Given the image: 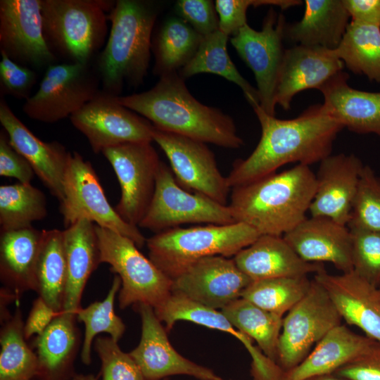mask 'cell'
Wrapping results in <instances>:
<instances>
[{
    "instance_id": "6da1fadb",
    "label": "cell",
    "mask_w": 380,
    "mask_h": 380,
    "mask_svg": "<svg viewBox=\"0 0 380 380\" xmlns=\"http://www.w3.org/2000/svg\"><path fill=\"white\" fill-rule=\"evenodd\" d=\"M261 126L260 139L248 157L234 162L227 177L230 187L239 186L276 172L291 163L310 166L331 154L344 127L323 104L312 105L298 117L281 120L260 106L252 107Z\"/></svg>"
},
{
    "instance_id": "7a4b0ae2",
    "label": "cell",
    "mask_w": 380,
    "mask_h": 380,
    "mask_svg": "<svg viewBox=\"0 0 380 380\" xmlns=\"http://www.w3.org/2000/svg\"><path fill=\"white\" fill-rule=\"evenodd\" d=\"M117 98L158 129L228 148L243 145L233 119L196 100L177 72L160 76L148 91Z\"/></svg>"
},
{
    "instance_id": "3957f363",
    "label": "cell",
    "mask_w": 380,
    "mask_h": 380,
    "mask_svg": "<svg viewBox=\"0 0 380 380\" xmlns=\"http://www.w3.org/2000/svg\"><path fill=\"white\" fill-rule=\"evenodd\" d=\"M315 191V174L298 164L232 188L228 205L236 222L260 235L283 236L307 217Z\"/></svg>"
},
{
    "instance_id": "277c9868",
    "label": "cell",
    "mask_w": 380,
    "mask_h": 380,
    "mask_svg": "<svg viewBox=\"0 0 380 380\" xmlns=\"http://www.w3.org/2000/svg\"><path fill=\"white\" fill-rule=\"evenodd\" d=\"M156 6L139 0H118L108 15L110 32L99 56L103 91L119 96L125 83L138 86L146 75L152 49Z\"/></svg>"
},
{
    "instance_id": "5b68a950",
    "label": "cell",
    "mask_w": 380,
    "mask_h": 380,
    "mask_svg": "<svg viewBox=\"0 0 380 380\" xmlns=\"http://www.w3.org/2000/svg\"><path fill=\"white\" fill-rule=\"evenodd\" d=\"M260 234L242 223L175 227L146 239L148 258L171 279L203 258L234 256Z\"/></svg>"
},
{
    "instance_id": "8992f818",
    "label": "cell",
    "mask_w": 380,
    "mask_h": 380,
    "mask_svg": "<svg viewBox=\"0 0 380 380\" xmlns=\"http://www.w3.org/2000/svg\"><path fill=\"white\" fill-rule=\"evenodd\" d=\"M115 1L42 0L43 30L55 54L70 63L89 64L104 44L108 15Z\"/></svg>"
},
{
    "instance_id": "52a82bcc",
    "label": "cell",
    "mask_w": 380,
    "mask_h": 380,
    "mask_svg": "<svg viewBox=\"0 0 380 380\" xmlns=\"http://www.w3.org/2000/svg\"><path fill=\"white\" fill-rule=\"evenodd\" d=\"M101 263H107L119 276L120 309L139 303L153 308L172 293V280L145 257L130 239L96 224Z\"/></svg>"
},
{
    "instance_id": "ba28073f",
    "label": "cell",
    "mask_w": 380,
    "mask_h": 380,
    "mask_svg": "<svg viewBox=\"0 0 380 380\" xmlns=\"http://www.w3.org/2000/svg\"><path fill=\"white\" fill-rule=\"evenodd\" d=\"M60 212L65 228L87 220L130 239L138 248L146 243L139 227L125 222L111 206L91 164L75 151L65 172Z\"/></svg>"
},
{
    "instance_id": "9c48e42d",
    "label": "cell",
    "mask_w": 380,
    "mask_h": 380,
    "mask_svg": "<svg viewBox=\"0 0 380 380\" xmlns=\"http://www.w3.org/2000/svg\"><path fill=\"white\" fill-rule=\"evenodd\" d=\"M234 222L228 205L184 189L177 182L171 167L161 162L151 203L139 227L156 234L184 224Z\"/></svg>"
},
{
    "instance_id": "30bf717a",
    "label": "cell",
    "mask_w": 380,
    "mask_h": 380,
    "mask_svg": "<svg viewBox=\"0 0 380 380\" xmlns=\"http://www.w3.org/2000/svg\"><path fill=\"white\" fill-rule=\"evenodd\" d=\"M342 318L325 289L315 279L307 294L283 318L277 364L286 372L298 365Z\"/></svg>"
},
{
    "instance_id": "8fae6325",
    "label": "cell",
    "mask_w": 380,
    "mask_h": 380,
    "mask_svg": "<svg viewBox=\"0 0 380 380\" xmlns=\"http://www.w3.org/2000/svg\"><path fill=\"white\" fill-rule=\"evenodd\" d=\"M99 82L89 64H53L46 68L37 91L26 99L23 112L33 120L53 123L82 108L99 92Z\"/></svg>"
},
{
    "instance_id": "7c38bea8",
    "label": "cell",
    "mask_w": 380,
    "mask_h": 380,
    "mask_svg": "<svg viewBox=\"0 0 380 380\" xmlns=\"http://www.w3.org/2000/svg\"><path fill=\"white\" fill-rule=\"evenodd\" d=\"M120 186L115 209L127 223L139 227L151 203L161 164L150 142L127 143L102 151Z\"/></svg>"
},
{
    "instance_id": "4fadbf2b",
    "label": "cell",
    "mask_w": 380,
    "mask_h": 380,
    "mask_svg": "<svg viewBox=\"0 0 380 380\" xmlns=\"http://www.w3.org/2000/svg\"><path fill=\"white\" fill-rule=\"evenodd\" d=\"M152 138L166 155L175 179L182 188L228 205L232 188L205 143L154 126Z\"/></svg>"
},
{
    "instance_id": "5bb4252c",
    "label": "cell",
    "mask_w": 380,
    "mask_h": 380,
    "mask_svg": "<svg viewBox=\"0 0 380 380\" xmlns=\"http://www.w3.org/2000/svg\"><path fill=\"white\" fill-rule=\"evenodd\" d=\"M285 18L271 8L262 30L248 24L231 38L239 56L253 71L257 83L260 107L269 115H275V91L285 49Z\"/></svg>"
},
{
    "instance_id": "9a60e30c",
    "label": "cell",
    "mask_w": 380,
    "mask_h": 380,
    "mask_svg": "<svg viewBox=\"0 0 380 380\" xmlns=\"http://www.w3.org/2000/svg\"><path fill=\"white\" fill-rule=\"evenodd\" d=\"M118 96L101 90L70 117L95 153L123 144L153 141V125L122 106Z\"/></svg>"
},
{
    "instance_id": "2e32d148",
    "label": "cell",
    "mask_w": 380,
    "mask_h": 380,
    "mask_svg": "<svg viewBox=\"0 0 380 380\" xmlns=\"http://www.w3.org/2000/svg\"><path fill=\"white\" fill-rule=\"evenodd\" d=\"M0 51L29 68L54 64L57 58L43 30L42 0L0 1Z\"/></svg>"
},
{
    "instance_id": "e0dca14e",
    "label": "cell",
    "mask_w": 380,
    "mask_h": 380,
    "mask_svg": "<svg viewBox=\"0 0 380 380\" xmlns=\"http://www.w3.org/2000/svg\"><path fill=\"white\" fill-rule=\"evenodd\" d=\"M172 280V293L215 310H222L241 298L253 281L233 258L221 255L199 259Z\"/></svg>"
},
{
    "instance_id": "ac0fdd59",
    "label": "cell",
    "mask_w": 380,
    "mask_h": 380,
    "mask_svg": "<svg viewBox=\"0 0 380 380\" xmlns=\"http://www.w3.org/2000/svg\"><path fill=\"white\" fill-rule=\"evenodd\" d=\"M134 306L141 317V336L139 345L129 353L146 380H163L177 374L199 380H224L212 369L185 358L175 350L152 306L144 303Z\"/></svg>"
},
{
    "instance_id": "d6986e66",
    "label": "cell",
    "mask_w": 380,
    "mask_h": 380,
    "mask_svg": "<svg viewBox=\"0 0 380 380\" xmlns=\"http://www.w3.org/2000/svg\"><path fill=\"white\" fill-rule=\"evenodd\" d=\"M364 165L354 154L343 153L320 161L310 216L329 217L347 226Z\"/></svg>"
},
{
    "instance_id": "ffe728a7",
    "label": "cell",
    "mask_w": 380,
    "mask_h": 380,
    "mask_svg": "<svg viewBox=\"0 0 380 380\" xmlns=\"http://www.w3.org/2000/svg\"><path fill=\"white\" fill-rule=\"evenodd\" d=\"M314 279L327 291L342 319L360 329L365 336L380 343V293L379 289L353 270L331 274L325 269Z\"/></svg>"
},
{
    "instance_id": "44dd1931",
    "label": "cell",
    "mask_w": 380,
    "mask_h": 380,
    "mask_svg": "<svg viewBox=\"0 0 380 380\" xmlns=\"http://www.w3.org/2000/svg\"><path fill=\"white\" fill-rule=\"evenodd\" d=\"M343 68L331 49L297 44L285 49L275 91L276 106L288 110L297 94L319 90Z\"/></svg>"
},
{
    "instance_id": "7402d4cb",
    "label": "cell",
    "mask_w": 380,
    "mask_h": 380,
    "mask_svg": "<svg viewBox=\"0 0 380 380\" xmlns=\"http://www.w3.org/2000/svg\"><path fill=\"white\" fill-rule=\"evenodd\" d=\"M0 122L11 146L27 160L34 174L60 202L63 198V179L70 153L58 142L40 140L4 99L0 101Z\"/></svg>"
},
{
    "instance_id": "603a6c76",
    "label": "cell",
    "mask_w": 380,
    "mask_h": 380,
    "mask_svg": "<svg viewBox=\"0 0 380 380\" xmlns=\"http://www.w3.org/2000/svg\"><path fill=\"white\" fill-rule=\"evenodd\" d=\"M283 237L306 262H330L342 273L353 270L350 229L331 218L306 217Z\"/></svg>"
},
{
    "instance_id": "cb8c5ba5",
    "label": "cell",
    "mask_w": 380,
    "mask_h": 380,
    "mask_svg": "<svg viewBox=\"0 0 380 380\" xmlns=\"http://www.w3.org/2000/svg\"><path fill=\"white\" fill-rule=\"evenodd\" d=\"M160 321L169 331L177 321L184 320L222 331L241 341L252 357L251 373L253 380H279L281 369L256 348L251 338L236 329L223 313L193 301L179 293H172L160 305L153 308Z\"/></svg>"
},
{
    "instance_id": "d4e9b609",
    "label": "cell",
    "mask_w": 380,
    "mask_h": 380,
    "mask_svg": "<svg viewBox=\"0 0 380 380\" xmlns=\"http://www.w3.org/2000/svg\"><path fill=\"white\" fill-rule=\"evenodd\" d=\"M233 260L252 281L304 277L324 269L322 263L303 260L283 236L274 235H260L238 252Z\"/></svg>"
},
{
    "instance_id": "484cf974",
    "label": "cell",
    "mask_w": 380,
    "mask_h": 380,
    "mask_svg": "<svg viewBox=\"0 0 380 380\" xmlns=\"http://www.w3.org/2000/svg\"><path fill=\"white\" fill-rule=\"evenodd\" d=\"M348 75L341 71L319 89L327 112L345 128L360 134L380 137V92L353 88Z\"/></svg>"
},
{
    "instance_id": "4316f807",
    "label": "cell",
    "mask_w": 380,
    "mask_h": 380,
    "mask_svg": "<svg viewBox=\"0 0 380 380\" xmlns=\"http://www.w3.org/2000/svg\"><path fill=\"white\" fill-rule=\"evenodd\" d=\"M76 315L61 312L32 345L38 361L39 380H72L81 345Z\"/></svg>"
},
{
    "instance_id": "83f0119b",
    "label": "cell",
    "mask_w": 380,
    "mask_h": 380,
    "mask_svg": "<svg viewBox=\"0 0 380 380\" xmlns=\"http://www.w3.org/2000/svg\"><path fill=\"white\" fill-rule=\"evenodd\" d=\"M67 262V283L63 312L76 315L86 284L101 264L96 224L77 221L63 230Z\"/></svg>"
},
{
    "instance_id": "f1b7e54d",
    "label": "cell",
    "mask_w": 380,
    "mask_h": 380,
    "mask_svg": "<svg viewBox=\"0 0 380 380\" xmlns=\"http://www.w3.org/2000/svg\"><path fill=\"white\" fill-rule=\"evenodd\" d=\"M43 230L32 226L1 231V288L19 300L28 291L36 290L34 270Z\"/></svg>"
},
{
    "instance_id": "f546056e",
    "label": "cell",
    "mask_w": 380,
    "mask_h": 380,
    "mask_svg": "<svg viewBox=\"0 0 380 380\" xmlns=\"http://www.w3.org/2000/svg\"><path fill=\"white\" fill-rule=\"evenodd\" d=\"M375 341L357 334L342 324L327 333L282 380H305L334 373L367 351Z\"/></svg>"
},
{
    "instance_id": "4dcf8cb0",
    "label": "cell",
    "mask_w": 380,
    "mask_h": 380,
    "mask_svg": "<svg viewBox=\"0 0 380 380\" xmlns=\"http://www.w3.org/2000/svg\"><path fill=\"white\" fill-rule=\"evenodd\" d=\"M298 22L286 24L284 39L306 46L335 49L349 24V13L343 0H305Z\"/></svg>"
},
{
    "instance_id": "1f68e13d",
    "label": "cell",
    "mask_w": 380,
    "mask_h": 380,
    "mask_svg": "<svg viewBox=\"0 0 380 380\" xmlns=\"http://www.w3.org/2000/svg\"><path fill=\"white\" fill-rule=\"evenodd\" d=\"M34 275L38 296L57 313L62 312L67 283L63 231L43 230Z\"/></svg>"
},
{
    "instance_id": "d6a6232c",
    "label": "cell",
    "mask_w": 380,
    "mask_h": 380,
    "mask_svg": "<svg viewBox=\"0 0 380 380\" xmlns=\"http://www.w3.org/2000/svg\"><path fill=\"white\" fill-rule=\"evenodd\" d=\"M0 319V380H39L37 357L26 342L20 309Z\"/></svg>"
},
{
    "instance_id": "836d02e7",
    "label": "cell",
    "mask_w": 380,
    "mask_h": 380,
    "mask_svg": "<svg viewBox=\"0 0 380 380\" xmlns=\"http://www.w3.org/2000/svg\"><path fill=\"white\" fill-rule=\"evenodd\" d=\"M228 39L220 30L203 37L194 56L182 68L181 76L186 78L203 72L217 75L238 85L252 107L260 105L257 89L242 77L227 53Z\"/></svg>"
},
{
    "instance_id": "e575fe53",
    "label": "cell",
    "mask_w": 380,
    "mask_h": 380,
    "mask_svg": "<svg viewBox=\"0 0 380 380\" xmlns=\"http://www.w3.org/2000/svg\"><path fill=\"white\" fill-rule=\"evenodd\" d=\"M203 38L183 19L165 21L152 42L154 73L160 77L184 68L194 56Z\"/></svg>"
},
{
    "instance_id": "d590c367",
    "label": "cell",
    "mask_w": 380,
    "mask_h": 380,
    "mask_svg": "<svg viewBox=\"0 0 380 380\" xmlns=\"http://www.w3.org/2000/svg\"><path fill=\"white\" fill-rule=\"evenodd\" d=\"M221 312L236 329L255 341L265 355L277 363L283 317L241 297Z\"/></svg>"
},
{
    "instance_id": "8d00e7d4",
    "label": "cell",
    "mask_w": 380,
    "mask_h": 380,
    "mask_svg": "<svg viewBox=\"0 0 380 380\" xmlns=\"http://www.w3.org/2000/svg\"><path fill=\"white\" fill-rule=\"evenodd\" d=\"M332 51L350 71L380 83V28L350 21Z\"/></svg>"
},
{
    "instance_id": "74e56055",
    "label": "cell",
    "mask_w": 380,
    "mask_h": 380,
    "mask_svg": "<svg viewBox=\"0 0 380 380\" xmlns=\"http://www.w3.org/2000/svg\"><path fill=\"white\" fill-rule=\"evenodd\" d=\"M46 214L44 194L31 184L18 182L0 186L1 231L31 227Z\"/></svg>"
},
{
    "instance_id": "f35d334b",
    "label": "cell",
    "mask_w": 380,
    "mask_h": 380,
    "mask_svg": "<svg viewBox=\"0 0 380 380\" xmlns=\"http://www.w3.org/2000/svg\"><path fill=\"white\" fill-rule=\"evenodd\" d=\"M311 284L308 276L253 281L241 297L283 317L307 294Z\"/></svg>"
},
{
    "instance_id": "ab89813d",
    "label": "cell",
    "mask_w": 380,
    "mask_h": 380,
    "mask_svg": "<svg viewBox=\"0 0 380 380\" xmlns=\"http://www.w3.org/2000/svg\"><path fill=\"white\" fill-rule=\"evenodd\" d=\"M120 287V278L115 274L105 299L94 302L84 308H81L76 315L77 320L84 324L80 357L86 365H89L91 362L93 341L98 334L106 333L118 342L125 331V324L114 310L115 296Z\"/></svg>"
},
{
    "instance_id": "60d3db41",
    "label": "cell",
    "mask_w": 380,
    "mask_h": 380,
    "mask_svg": "<svg viewBox=\"0 0 380 380\" xmlns=\"http://www.w3.org/2000/svg\"><path fill=\"white\" fill-rule=\"evenodd\" d=\"M347 227L380 232V177L369 165L362 170Z\"/></svg>"
},
{
    "instance_id": "b9f144b4",
    "label": "cell",
    "mask_w": 380,
    "mask_h": 380,
    "mask_svg": "<svg viewBox=\"0 0 380 380\" xmlns=\"http://www.w3.org/2000/svg\"><path fill=\"white\" fill-rule=\"evenodd\" d=\"M352 239L353 270L380 287V232L348 228Z\"/></svg>"
},
{
    "instance_id": "7bdbcfd3",
    "label": "cell",
    "mask_w": 380,
    "mask_h": 380,
    "mask_svg": "<svg viewBox=\"0 0 380 380\" xmlns=\"http://www.w3.org/2000/svg\"><path fill=\"white\" fill-rule=\"evenodd\" d=\"M93 345L101 362L102 380H146L129 353L110 336H98Z\"/></svg>"
},
{
    "instance_id": "ee69618b",
    "label": "cell",
    "mask_w": 380,
    "mask_h": 380,
    "mask_svg": "<svg viewBox=\"0 0 380 380\" xmlns=\"http://www.w3.org/2000/svg\"><path fill=\"white\" fill-rule=\"evenodd\" d=\"M301 4L297 0H216L215 9L219 15V30L228 35L236 34L247 24L249 6L272 5L286 9Z\"/></svg>"
},
{
    "instance_id": "f6af8a7d",
    "label": "cell",
    "mask_w": 380,
    "mask_h": 380,
    "mask_svg": "<svg viewBox=\"0 0 380 380\" xmlns=\"http://www.w3.org/2000/svg\"><path fill=\"white\" fill-rule=\"evenodd\" d=\"M0 84L4 94L27 99L37 80L36 72L29 67L11 60L1 51Z\"/></svg>"
},
{
    "instance_id": "bcb514c9",
    "label": "cell",
    "mask_w": 380,
    "mask_h": 380,
    "mask_svg": "<svg viewBox=\"0 0 380 380\" xmlns=\"http://www.w3.org/2000/svg\"><path fill=\"white\" fill-rule=\"evenodd\" d=\"M176 10L182 19L203 37L219 30V18L212 1L179 0Z\"/></svg>"
},
{
    "instance_id": "7dc6e473",
    "label": "cell",
    "mask_w": 380,
    "mask_h": 380,
    "mask_svg": "<svg viewBox=\"0 0 380 380\" xmlns=\"http://www.w3.org/2000/svg\"><path fill=\"white\" fill-rule=\"evenodd\" d=\"M0 175L31 184L34 172L27 160L11 144L6 132L0 133Z\"/></svg>"
},
{
    "instance_id": "c3c4849f",
    "label": "cell",
    "mask_w": 380,
    "mask_h": 380,
    "mask_svg": "<svg viewBox=\"0 0 380 380\" xmlns=\"http://www.w3.org/2000/svg\"><path fill=\"white\" fill-rule=\"evenodd\" d=\"M334 374L348 380H380V343L374 341L363 354Z\"/></svg>"
},
{
    "instance_id": "681fc988",
    "label": "cell",
    "mask_w": 380,
    "mask_h": 380,
    "mask_svg": "<svg viewBox=\"0 0 380 380\" xmlns=\"http://www.w3.org/2000/svg\"><path fill=\"white\" fill-rule=\"evenodd\" d=\"M60 313L54 311L41 297L32 303L26 320L24 322L23 333L26 340L33 336L41 334Z\"/></svg>"
},
{
    "instance_id": "f907efd6",
    "label": "cell",
    "mask_w": 380,
    "mask_h": 380,
    "mask_svg": "<svg viewBox=\"0 0 380 380\" xmlns=\"http://www.w3.org/2000/svg\"><path fill=\"white\" fill-rule=\"evenodd\" d=\"M351 21L380 28V0H343Z\"/></svg>"
},
{
    "instance_id": "816d5d0a",
    "label": "cell",
    "mask_w": 380,
    "mask_h": 380,
    "mask_svg": "<svg viewBox=\"0 0 380 380\" xmlns=\"http://www.w3.org/2000/svg\"><path fill=\"white\" fill-rule=\"evenodd\" d=\"M305 380H348L334 373L318 375L308 378Z\"/></svg>"
},
{
    "instance_id": "f5cc1de1",
    "label": "cell",
    "mask_w": 380,
    "mask_h": 380,
    "mask_svg": "<svg viewBox=\"0 0 380 380\" xmlns=\"http://www.w3.org/2000/svg\"><path fill=\"white\" fill-rule=\"evenodd\" d=\"M98 376H95L92 374H76L72 380H98Z\"/></svg>"
},
{
    "instance_id": "db71d44e",
    "label": "cell",
    "mask_w": 380,
    "mask_h": 380,
    "mask_svg": "<svg viewBox=\"0 0 380 380\" xmlns=\"http://www.w3.org/2000/svg\"><path fill=\"white\" fill-rule=\"evenodd\" d=\"M163 380H169V379H168V378H165V379H164Z\"/></svg>"
},
{
    "instance_id": "11a10c76",
    "label": "cell",
    "mask_w": 380,
    "mask_h": 380,
    "mask_svg": "<svg viewBox=\"0 0 380 380\" xmlns=\"http://www.w3.org/2000/svg\"><path fill=\"white\" fill-rule=\"evenodd\" d=\"M378 289H379V293H380V287H379V288H378Z\"/></svg>"
}]
</instances>
